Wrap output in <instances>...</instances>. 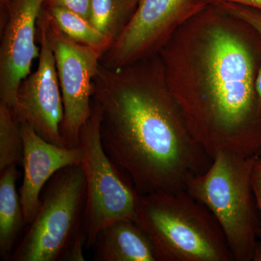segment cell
Here are the masks:
<instances>
[{"label": "cell", "mask_w": 261, "mask_h": 261, "mask_svg": "<svg viewBox=\"0 0 261 261\" xmlns=\"http://www.w3.org/2000/svg\"><path fill=\"white\" fill-rule=\"evenodd\" d=\"M100 110L92 99V113L81 130V165L87 187L84 230L86 248L93 245L98 232L116 221H135L140 194L133 182L103 147L100 135Z\"/></svg>", "instance_id": "cell-6"}, {"label": "cell", "mask_w": 261, "mask_h": 261, "mask_svg": "<svg viewBox=\"0 0 261 261\" xmlns=\"http://www.w3.org/2000/svg\"><path fill=\"white\" fill-rule=\"evenodd\" d=\"M47 15L64 106L62 136L67 147H77L80 145L81 130L92 113L94 80L102 56L93 48L65 36L51 22L47 13Z\"/></svg>", "instance_id": "cell-7"}, {"label": "cell", "mask_w": 261, "mask_h": 261, "mask_svg": "<svg viewBox=\"0 0 261 261\" xmlns=\"http://www.w3.org/2000/svg\"><path fill=\"white\" fill-rule=\"evenodd\" d=\"M37 29L40 44L39 64L37 70L20 85L18 112L15 118L20 123H28L47 142L67 147L61 133L64 106L44 7L38 20Z\"/></svg>", "instance_id": "cell-8"}, {"label": "cell", "mask_w": 261, "mask_h": 261, "mask_svg": "<svg viewBox=\"0 0 261 261\" xmlns=\"http://www.w3.org/2000/svg\"><path fill=\"white\" fill-rule=\"evenodd\" d=\"M256 156L257 157L261 158V145L260 147H259L258 150H257Z\"/></svg>", "instance_id": "cell-24"}, {"label": "cell", "mask_w": 261, "mask_h": 261, "mask_svg": "<svg viewBox=\"0 0 261 261\" xmlns=\"http://www.w3.org/2000/svg\"><path fill=\"white\" fill-rule=\"evenodd\" d=\"M256 159L221 151L207 171L187 185L219 221L235 261H261L260 214L252 183Z\"/></svg>", "instance_id": "cell-4"}, {"label": "cell", "mask_w": 261, "mask_h": 261, "mask_svg": "<svg viewBox=\"0 0 261 261\" xmlns=\"http://www.w3.org/2000/svg\"><path fill=\"white\" fill-rule=\"evenodd\" d=\"M158 53L187 128L211 159L221 151L256 156L261 40L252 27L219 3L208 4L182 22Z\"/></svg>", "instance_id": "cell-1"}, {"label": "cell", "mask_w": 261, "mask_h": 261, "mask_svg": "<svg viewBox=\"0 0 261 261\" xmlns=\"http://www.w3.org/2000/svg\"><path fill=\"white\" fill-rule=\"evenodd\" d=\"M51 22L72 40L93 48L102 57L111 48L113 41L99 32L87 19L59 7L44 5Z\"/></svg>", "instance_id": "cell-14"}, {"label": "cell", "mask_w": 261, "mask_h": 261, "mask_svg": "<svg viewBox=\"0 0 261 261\" xmlns=\"http://www.w3.org/2000/svg\"><path fill=\"white\" fill-rule=\"evenodd\" d=\"M87 245V236L82 230L67 252L64 260L68 261H84L85 260L84 255V247Z\"/></svg>", "instance_id": "cell-19"}, {"label": "cell", "mask_w": 261, "mask_h": 261, "mask_svg": "<svg viewBox=\"0 0 261 261\" xmlns=\"http://www.w3.org/2000/svg\"><path fill=\"white\" fill-rule=\"evenodd\" d=\"M0 173V255L6 260L14 250L15 241L25 223L16 189V166Z\"/></svg>", "instance_id": "cell-13"}, {"label": "cell", "mask_w": 261, "mask_h": 261, "mask_svg": "<svg viewBox=\"0 0 261 261\" xmlns=\"http://www.w3.org/2000/svg\"><path fill=\"white\" fill-rule=\"evenodd\" d=\"M44 5L64 8L89 20L91 0H46Z\"/></svg>", "instance_id": "cell-18"}, {"label": "cell", "mask_w": 261, "mask_h": 261, "mask_svg": "<svg viewBox=\"0 0 261 261\" xmlns=\"http://www.w3.org/2000/svg\"><path fill=\"white\" fill-rule=\"evenodd\" d=\"M140 0H91L89 21L113 41L121 36L135 14Z\"/></svg>", "instance_id": "cell-15"}, {"label": "cell", "mask_w": 261, "mask_h": 261, "mask_svg": "<svg viewBox=\"0 0 261 261\" xmlns=\"http://www.w3.org/2000/svg\"><path fill=\"white\" fill-rule=\"evenodd\" d=\"M199 2L202 6L213 3H232L261 10V0H199Z\"/></svg>", "instance_id": "cell-21"}, {"label": "cell", "mask_w": 261, "mask_h": 261, "mask_svg": "<svg viewBox=\"0 0 261 261\" xmlns=\"http://www.w3.org/2000/svg\"><path fill=\"white\" fill-rule=\"evenodd\" d=\"M92 99L103 147L140 195L186 190L212 164L187 128L159 53L119 68L100 63Z\"/></svg>", "instance_id": "cell-2"}, {"label": "cell", "mask_w": 261, "mask_h": 261, "mask_svg": "<svg viewBox=\"0 0 261 261\" xmlns=\"http://www.w3.org/2000/svg\"><path fill=\"white\" fill-rule=\"evenodd\" d=\"M202 7L199 0H140L129 23L102 57L101 64L119 68L155 54L173 31Z\"/></svg>", "instance_id": "cell-9"}, {"label": "cell", "mask_w": 261, "mask_h": 261, "mask_svg": "<svg viewBox=\"0 0 261 261\" xmlns=\"http://www.w3.org/2000/svg\"><path fill=\"white\" fill-rule=\"evenodd\" d=\"M255 92H256L257 101H258L259 107L261 111V65L257 70L256 80H255Z\"/></svg>", "instance_id": "cell-22"}, {"label": "cell", "mask_w": 261, "mask_h": 261, "mask_svg": "<svg viewBox=\"0 0 261 261\" xmlns=\"http://www.w3.org/2000/svg\"><path fill=\"white\" fill-rule=\"evenodd\" d=\"M252 183L254 195H255L257 208H258L259 212H260L261 217V158L257 157L255 165H254L253 171H252ZM260 238H261V229Z\"/></svg>", "instance_id": "cell-20"}, {"label": "cell", "mask_w": 261, "mask_h": 261, "mask_svg": "<svg viewBox=\"0 0 261 261\" xmlns=\"http://www.w3.org/2000/svg\"><path fill=\"white\" fill-rule=\"evenodd\" d=\"M10 1L11 0H1V6L2 8H3V13L1 14V19L5 18V15H6L7 9H8Z\"/></svg>", "instance_id": "cell-23"}, {"label": "cell", "mask_w": 261, "mask_h": 261, "mask_svg": "<svg viewBox=\"0 0 261 261\" xmlns=\"http://www.w3.org/2000/svg\"><path fill=\"white\" fill-rule=\"evenodd\" d=\"M23 160L20 122L9 108L0 102V172L12 166H22Z\"/></svg>", "instance_id": "cell-16"}, {"label": "cell", "mask_w": 261, "mask_h": 261, "mask_svg": "<svg viewBox=\"0 0 261 261\" xmlns=\"http://www.w3.org/2000/svg\"><path fill=\"white\" fill-rule=\"evenodd\" d=\"M135 221L156 261H235L218 220L186 190L140 195Z\"/></svg>", "instance_id": "cell-3"}, {"label": "cell", "mask_w": 261, "mask_h": 261, "mask_svg": "<svg viewBox=\"0 0 261 261\" xmlns=\"http://www.w3.org/2000/svg\"><path fill=\"white\" fill-rule=\"evenodd\" d=\"M45 2L11 0L1 22L0 102L9 108L14 116L18 112L19 89L40 54L36 37Z\"/></svg>", "instance_id": "cell-10"}, {"label": "cell", "mask_w": 261, "mask_h": 261, "mask_svg": "<svg viewBox=\"0 0 261 261\" xmlns=\"http://www.w3.org/2000/svg\"><path fill=\"white\" fill-rule=\"evenodd\" d=\"M230 13L246 22L256 32L261 40V10L232 3H218Z\"/></svg>", "instance_id": "cell-17"}, {"label": "cell", "mask_w": 261, "mask_h": 261, "mask_svg": "<svg viewBox=\"0 0 261 261\" xmlns=\"http://www.w3.org/2000/svg\"><path fill=\"white\" fill-rule=\"evenodd\" d=\"M92 248L97 261H156L152 242L133 220H119L105 226Z\"/></svg>", "instance_id": "cell-12"}, {"label": "cell", "mask_w": 261, "mask_h": 261, "mask_svg": "<svg viewBox=\"0 0 261 261\" xmlns=\"http://www.w3.org/2000/svg\"><path fill=\"white\" fill-rule=\"evenodd\" d=\"M23 140V178L19 190L25 224H32L40 210L41 195L45 185L60 170L81 164L82 150L77 147H60L38 135L27 122H21Z\"/></svg>", "instance_id": "cell-11"}, {"label": "cell", "mask_w": 261, "mask_h": 261, "mask_svg": "<svg viewBox=\"0 0 261 261\" xmlns=\"http://www.w3.org/2000/svg\"><path fill=\"white\" fill-rule=\"evenodd\" d=\"M86 198L82 165L58 171L43 189L40 210L8 260H64L75 238L84 230Z\"/></svg>", "instance_id": "cell-5"}]
</instances>
